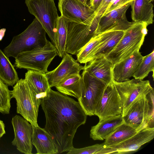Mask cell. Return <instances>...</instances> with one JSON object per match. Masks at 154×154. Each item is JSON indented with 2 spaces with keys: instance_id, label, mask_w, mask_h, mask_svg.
<instances>
[{
  "instance_id": "obj_1",
  "label": "cell",
  "mask_w": 154,
  "mask_h": 154,
  "mask_svg": "<svg viewBox=\"0 0 154 154\" xmlns=\"http://www.w3.org/2000/svg\"><path fill=\"white\" fill-rule=\"evenodd\" d=\"M40 104L46 118L44 128L53 137L58 154L67 152L73 147L75 134L87 115L78 101L51 88Z\"/></svg>"
},
{
  "instance_id": "obj_2",
  "label": "cell",
  "mask_w": 154,
  "mask_h": 154,
  "mask_svg": "<svg viewBox=\"0 0 154 154\" xmlns=\"http://www.w3.org/2000/svg\"><path fill=\"white\" fill-rule=\"evenodd\" d=\"M46 33L42 26L35 18L24 31L13 37L3 52L8 57L15 58L21 53L43 47L47 40Z\"/></svg>"
},
{
  "instance_id": "obj_3",
  "label": "cell",
  "mask_w": 154,
  "mask_h": 154,
  "mask_svg": "<svg viewBox=\"0 0 154 154\" xmlns=\"http://www.w3.org/2000/svg\"><path fill=\"white\" fill-rule=\"evenodd\" d=\"M11 93V98H14L16 100L17 113L32 126L38 125V108L42 99L25 79H19L13 87Z\"/></svg>"
},
{
  "instance_id": "obj_4",
  "label": "cell",
  "mask_w": 154,
  "mask_h": 154,
  "mask_svg": "<svg viewBox=\"0 0 154 154\" xmlns=\"http://www.w3.org/2000/svg\"><path fill=\"white\" fill-rule=\"evenodd\" d=\"M147 26L145 23L134 22L106 58L114 65L140 50L147 34Z\"/></svg>"
},
{
  "instance_id": "obj_5",
  "label": "cell",
  "mask_w": 154,
  "mask_h": 154,
  "mask_svg": "<svg viewBox=\"0 0 154 154\" xmlns=\"http://www.w3.org/2000/svg\"><path fill=\"white\" fill-rule=\"evenodd\" d=\"M57 55L56 48L47 40L43 47L19 54L15 58L14 65L17 68L45 73L48 72L49 65Z\"/></svg>"
},
{
  "instance_id": "obj_6",
  "label": "cell",
  "mask_w": 154,
  "mask_h": 154,
  "mask_svg": "<svg viewBox=\"0 0 154 154\" xmlns=\"http://www.w3.org/2000/svg\"><path fill=\"white\" fill-rule=\"evenodd\" d=\"M29 13L41 23L56 48V34L59 17L54 0H25Z\"/></svg>"
},
{
  "instance_id": "obj_7",
  "label": "cell",
  "mask_w": 154,
  "mask_h": 154,
  "mask_svg": "<svg viewBox=\"0 0 154 154\" xmlns=\"http://www.w3.org/2000/svg\"><path fill=\"white\" fill-rule=\"evenodd\" d=\"M90 18L81 23L68 21L66 52L76 55L85 45L97 35L99 24Z\"/></svg>"
},
{
  "instance_id": "obj_8",
  "label": "cell",
  "mask_w": 154,
  "mask_h": 154,
  "mask_svg": "<svg viewBox=\"0 0 154 154\" xmlns=\"http://www.w3.org/2000/svg\"><path fill=\"white\" fill-rule=\"evenodd\" d=\"M81 75L82 90L78 101L87 116H94L107 85L85 70H83Z\"/></svg>"
},
{
  "instance_id": "obj_9",
  "label": "cell",
  "mask_w": 154,
  "mask_h": 154,
  "mask_svg": "<svg viewBox=\"0 0 154 154\" xmlns=\"http://www.w3.org/2000/svg\"><path fill=\"white\" fill-rule=\"evenodd\" d=\"M112 82L122 103V117L134 102L153 88L149 80L133 79L121 82L113 80Z\"/></svg>"
},
{
  "instance_id": "obj_10",
  "label": "cell",
  "mask_w": 154,
  "mask_h": 154,
  "mask_svg": "<svg viewBox=\"0 0 154 154\" xmlns=\"http://www.w3.org/2000/svg\"><path fill=\"white\" fill-rule=\"evenodd\" d=\"M122 111L121 100L112 82L106 86L97 105L94 115L97 116L100 120L115 116H122Z\"/></svg>"
},
{
  "instance_id": "obj_11",
  "label": "cell",
  "mask_w": 154,
  "mask_h": 154,
  "mask_svg": "<svg viewBox=\"0 0 154 154\" xmlns=\"http://www.w3.org/2000/svg\"><path fill=\"white\" fill-rule=\"evenodd\" d=\"M154 137V128H146L117 145L103 147L99 154H123L135 152Z\"/></svg>"
},
{
  "instance_id": "obj_12",
  "label": "cell",
  "mask_w": 154,
  "mask_h": 154,
  "mask_svg": "<svg viewBox=\"0 0 154 154\" xmlns=\"http://www.w3.org/2000/svg\"><path fill=\"white\" fill-rule=\"evenodd\" d=\"M29 122L23 117L18 115L14 116L11 120L14 132L12 144L19 152L25 154H32L33 148V127Z\"/></svg>"
},
{
  "instance_id": "obj_13",
  "label": "cell",
  "mask_w": 154,
  "mask_h": 154,
  "mask_svg": "<svg viewBox=\"0 0 154 154\" xmlns=\"http://www.w3.org/2000/svg\"><path fill=\"white\" fill-rule=\"evenodd\" d=\"M59 65L54 69L48 71L45 74L48 78L50 88L55 87L69 77L80 74L84 66L80 65L72 56L66 52Z\"/></svg>"
},
{
  "instance_id": "obj_14",
  "label": "cell",
  "mask_w": 154,
  "mask_h": 154,
  "mask_svg": "<svg viewBox=\"0 0 154 154\" xmlns=\"http://www.w3.org/2000/svg\"><path fill=\"white\" fill-rule=\"evenodd\" d=\"M61 16L68 21L81 23L88 19L94 12L88 5L78 0H59Z\"/></svg>"
},
{
  "instance_id": "obj_15",
  "label": "cell",
  "mask_w": 154,
  "mask_h": 154,
  "mask_svg": "<svg viewBox=\"0 0 154 154\" xmlns=\"http://www.w3.org/2000/svg\"><path fill=\"white\" fill-rule=\"evenodd\" d=\"M122 30L108 31L100 34L98 45L88 54L84 60L85 64L94 58L106 57L115 47L124 33Z\"/></svg>"
},
{
  "instance_id": "obj_16",
  "label": "cell",
  "mask_w": 154,
  "mask_h": 154,
  "mask_svg": "<svg viewBox=\"0 0 154 154\" xmlns=\"http://www.w3.org/2000/svg\"><path fill=\"white\" fill-rule=\"evenodd\" d=\"M144 56L137 51L122 61L114 65L112 69L113 80L121 82L130 79L137 69Z\"/></svg>"
},
{
  "instance_id": "obj_17",
  "label": "cell",
  "mask_w": 154,
  "mask_h": 154,
  "mask_svg": "<svg viewBox=\"0 0 154 154\" xmlns=\"http://www.w3.org/2000/svg\"><path fill=\"white\" fill-rule=\"evenodd\" d=\"M113 65L105 57H98L85 64L83 70L108 85L113 80Z\"/></svg>"
},
{
  "instance_id": "obj_18",
  "label": "cell",
  "mask_w": 154,
  "mask_h": 154,
  "mask_svg": "<svg viewBox=\"0 0 154 154\" xmlns=\"http://www.w3.org/2000/svg\"><path fill=\"white\" fill-rule=\"evenodd\" d=\"M32 143L37 154H58L57 147L51 136L44 128L32 126Z\"/></svg>"
},
{
  "instance_id": "obj_19",
  "label": "cell",
  "mask_w": 154,
  "mask_h": 154,
  "mask_svg": "<svg viewBox=\"0 0 154 154\" xmlns=\"http://www.w3.org/2000/svg\"><path fill=\"white\" fill-rule=\"evenodd\" d=\"M153 0H134L131 2V18L133 22L145 23L147 26L153 22Z\"/></svg>"
},
{
  "instance_id": "obj_20",
  "label": "cell",
  "mask_w": 154,
  "mask_h": 154,
  "mask_svg": "<svg viewBox=\"0 0 154 154\" xmlns=\"http://www.w3.org/2000/svg\"><path fill=\"white\" fill-rule=\"evenodd\" d=\"M123 122L122 116L99 120L96 125L91 127L90 131V137L94 140H105L118 126Z\"/></svg>"
},
{
  "instance_id": "obj_21",
  "label": "cell",
  "mask_w": 154,
  "mask_h": 154,
  "mask_svg": "<svg viewBox=\"0 0 154 154\" xmlns=\"http://www.w3.org/2000/svg\"><path fill=\"white\" fill-rule=\"evenodd\" d=\"M144 96L134 102L122 117L124 123L135 128L140 130L143 117Z\"/></svg>"
},
{
  "instance_id": "obj_22",
  "label": "cell",
  "mask_w": 154,
  "mask_h": 154,
  "mask_svg": "<svg viewBox=\"0 0 154 154\" xmlns=\"http://www.w3.org/2000/svg\"><path fill=\"white\" fill-rule=\"evenodd\" d=\"M25 79L42 99L51 88L45 73L28 70L25 73Z\"/></svg>"
},
{
  "instance_id": "obj_23",
  "label": "cell",
  "mask_w": 154,
  "mask_h": 154,
  "mask_svg": "<svg viewBox=\"0 0 154 154\" xmlns=\"http://www.w3.org/2000/svg\"><path fill=\"white\" fill-rule=\"evenodd\" d=\"M55 87L60 93L78 99L80 97L82 92V76L80 74L73 75L63 81Z\"/></svg>"
},
{
  "instance_id": "obj_24",
  "label": "cell",
  "mask_w": 154,
  "mask_h": 154,
  "mask_svg": "<svg viewBox=\"0 0 154 154\" xmlns=\"http://www.w3.org/2000/svg\"><path fill=\"white\" fill-rule=\"evenodd\" d=\"M0 79L8 86H13L19 80L14 66L0 49Z\"/></svg>"
},
{
  "instance_id": "obj_25",
  "label": "cell",
  "mask_w": 154,
  "mask_h": 154,
  "mask_svg": "<svg viewBox=\"0 0 154 154\" xmlns=\"http://www.w3.org/2000/svg\"><path fill=\"white\" fill-rule=\"evenodd\" d=\"M137 132L135 128L123 122L105 140L103 143L104 147L117 145L133 136Z\"/></svg>"
},
{
  "instance_id": "obj_26",
  "label": "cell",
  "mask_w": 154,
  "mask_h": 154,
  "mask_svg": "<svg viewBox=\"0 0 154 154\" xmlns=\"http://www.w3.org/2000/svg\"><path fill=\"white\" fill-rule=\"evenodd\" d=\"M131 5V2L113 10L101 18L97 30V35L105 32L112 26L125 14Z\"/></svg>"
},
{
  "instance_id": "obj_27",
  "label": "cell",
  "mask_w": 154,
  "mask_h": 154,
  "mask_svg": "<svg viewBox=\"0 0 154 154\" xmlns=\"http://www.w3.org/2000/svg\"><path fill=\"white\" fill-rule=\"evenodd\" d=\"M68 20L61 16L59 17L56 34V48L58 55L62 57L65 53L67 36Z\"/></svg>"
},
{
  "instance_id": "obj_28",
  "label": "cell",
  "mask_w": 154,
  "mask_h": 154,
  "mask_svg": "<svg viewBox=\"0 0 154 154\" xmlns=\"http://www.w3.org/2000/svg\"><path fill=\"white\" fill-rule=\"evenodd\" d=\"M154 91L153 88L144 96L143 121L140 130L154 127Z\"/></svg>"
},
{
  "instance_id": "obj_29",
  "label": "cell",
  "mask_w": 154,
  "mask_h": 154,
  "mask_svg": "<svg viewBox=\"0 0 154 154\" xmlns=\"http://www.w3.org/2000/svg\"><path fill=\"white\" fill-rule=\"evenodd\" d=\"M154 51L148 55L144 56L139 67L134 72L133 77L135 79L143 80L149 73L154 71Z\"/></svg>"
},
{
  "instance_id": "obj_30",
  "label": "cell",
  "mask_w": 154,
  "mask_h": 154,
  "mask_svg": "<svg viewBox=\"0 0 154 154\" xmlns=\"http://www.w3.org/2000/svg\"><path fill=\"white\" fill-rule=\"evenodd\" d=\"M11 98L8 86L0 79V112L3 114L10 113Z\"/></svg>"
},
{
  "instance_id": "obj_31",
  "label": "cell",
  "mask_w": 154,
  "mask_h": 154,
  "mask_svg": "<svg viewBox=\"0 0 154 154\" xmlns=\"http://www.w3.org/2000/svg\"><path fill=\"white\" fill-rule=\"evenodd\" d=\"M100 35L99 34L92 38L81 48L76 55L78 62L83 63L87 56L99 44Z\"/></svg>"
},
{
  "instance_id": "obj_32",
  "label": "cell",
  "mask_w": 154,
  "mask_h": 154,
  "mask_svg": "<svg viewBox=\"0 0 154 154\" xmlns=\"http://www.w3.org/2000/svg\"><path fill=\"white\" fill-rule=\"evenodd\" d=\"M104 147L103 143L96 144L92 146L81 148H75L73 147L68 151V154H98Z\"/></svg>"
},
{
  "instance_id": "obj_33",
  "label": "cell",
  "mask_w": 154,
  "mask_h": 154,
  "mask_svg": "<svg viewBox=\"0 0 154 154\" xmlns=\"http://www.w3.org/2000/svg\"><path fill=\"white\" fill-rule=\"evenodd\" d=\"M134 0H112L108 5L102 17L111 11L131 2Z\"/></svg>"
},
{
  "instance_id": "obj_34",
  "label": "cell",
  "mask_w": 154,
  "mask_h": 154,
  "mask_svg": "<svg viewBox=\"0 0 154 154\" xmlns=\"http://www.w3.org/2000/svg\"><path fill=\"white\" fill-rule=\"evenodd\" d=\"M112 0H102L100 5L95 11L93 16L100 20L108 5Z\"/></svg>"
},
{
  "instance_id": "obj_35",
  "label": "cell",
  "mask_w": 154,
  "mask_h": 154,
  "mask_svg": "<svg viewBox=\"0 0 154 154\" xmlns=\"http://www.w3.org/2000/svg\"><path fill=\"white\" fill-rule=\"evenodd\" d=\"M102 0H90L88 5L94 11L100 5Z\"/></svg>"
},
{
  "instance_id": "obj_36",
  "label": "cell",
  "mask_w": 154,
  "mask_h": 154,
  "mask_svg": "<svg viewBox=\"0 0 154 154\" xmlns=\"http://www.w3.org/2000/svg\"><path fill=\"white\" fill-rule=\"evenodd\" d=\"M5 125L3 122L0 120V137H2L6 133Z\"/></svg>"
},
{
  "instance_id": "obj_37",
  "label": "cell",
  "mask_w": 154,
  "mask_h": 154,
  "mask_svg": "<svg viewBox=\"0 0 154 154\" xmlns=\"http://www.w3.org/2000/svg\"><path fill=\"white\" fill-rule=\"evenodd\" d=\"M6 31V29L5 28H3L0 29V40H1L3 37L4 36L5 32Z\"/></svg>"
},
{
  "instance_id": "obj_38",
  "label": "cell",
  "mask_w": 154,
  "mask_h": 154,
  "mask_svg": "<svg viewBox=\"0 0 154 154\" xmlns=\"http://www.w3.org/2000/svg\"><path fill=\"white\" fill-rule=\"evenodd\" d=\"M85 5H88V0H78Z\"/></svg>"
},
{
  "instance_id": "obj_39",
  "label": "cell",
  "mask_w": 154,
  "mask_h": 154,
  "mask_svg": "<svg viewBox=\"0 0 154 154\" xmlns=\"http://www.w3.org/2000/svg\"></svg>"
},
{
  "instance_id": "obj_40",
  "label": "cell",
  "mask_w": 154,
  "mask_h": 154,
  "mask_svg": "<svg viewBox=\"0 0 154 154\" xmlns=\"http://www.w3.org/2000/svg\"></svg>"
},
{
  "instance_id": "obj_41",
  "label": "cell",
  "mask_w": 154,
  "mask_h": 154,
  "mask_svg": "<svg viewBox=\"0 0 154 154\" xmlns=\"http://www.w3.org/2000/svg\"></svg>"
}]
</instances>
